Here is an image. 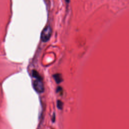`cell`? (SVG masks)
<instances>
[{
  "instance_id": "obj_1",
  "label": "cell",
  "mask_w": 129,
  "mask_h": 129,
  "mask_svg": "<svg viewBox=\"0 0 129 129\" xmlns=\"http://www.w3.org/2000/svg\"><path fill=\"white\" fill-rule=\"evenodd\" d=\"M52 29L50 25L46 26L42 30L41 34V39L42 41L46 42L48 41L52 35Z\"/></svg>"
},
{
  "instance_id": "obj_2",
  "label": "cell",
  "mask_w": 129,
  "mask_h": 129,
  "mask_svg": "<svg viewBox=\"0 0 129 129\" xmlns=\"http://www.w3.org/2000/svg\"><path fill=\"white\" fill-rule=\"evenodd\" d=\"M33 87L35 90L38 93H42L44 91L45 87L42 80L36 79L33 83Z\"/></svg>"
},
{
  "instance_id": "obj_3",
  "label": "cell",
  "mask_w": 129,
  "mask_h": 129,
  "mask_svg": "<svg viewBox=\"0 0 129 129\" xmlns=\"http://www.w3.org/2000/svg\"><path fill=\"white\" fill-rule=\"evenodd\" d=\"M54 79L57 83H60L63 81V77L61 74H57L54 76Z\"/></svg>"
},
{
  "instance_id": "obj_4",
  "label": "cell",
  "mask_w": 129,
  "mask_h": 129,
  "mask_svg": "<svg viewBox=\"0 0 129 129\" xmlns=\"http://www.w3.org/2000/svg\"><path fill=\"white\" fill-rule=\"evenodd\" d=\"M32 75L33 77L35 78L36 79H39V80H42V78L39 75V74L35 70H33L32 71Z\"/></svg>"
},
{
  "instance_id": "obj_5",
  "label": "cell",
  "mask_w": 129,
  "mask_h": 129,
  "mask_svg": "<svg viewBox=\"0 0 129 129\" xmlns=\"http://www.w3.org/2000/svg\"><path fill=\"white\" fill-rule=\"evenodd\" d=\"M57 106L60 109H62L63 108V103L61 101L58 100L57 102Z\"/></svg>"
},
{
  "instance_id": "obj_6",
  "label": "cell",
  "mask_w": 129,
  "mask_h": 129,
  "mask_svg": "<svg viewBox=\"0 0 129 129\" xmlns=\"http://www.w3.org/2000/svg\"><path fill=\"white\" fill-rule=\"evenodd\" d=\"M55 121V114H54L53 115V121L54 122Z\"/></svg>"
}]
</instances>
